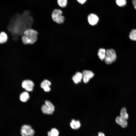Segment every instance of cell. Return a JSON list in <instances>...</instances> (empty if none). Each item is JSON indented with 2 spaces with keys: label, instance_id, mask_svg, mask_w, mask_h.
<instances>
[{
  "label": "cell",
  "instance_id": "obj_8",
  "mask_svg": "<svg viewBox=\"0 0 136 136\" xmlns=\"http://www.w3.org/2000/svg\"><path fill=\"white\" fill-rule=\"evenodd\" d=\"M82 74L83 81L85 83H88L89 80L94 76V73L89 70H84Z\"/></svg>",
  "mask_w": 136,
  "mask_h": 136
},
{
  "label": "cell",
  "instance_id": "obj_23",
  "mask_svg": "<svg viewBox=\"0 0 136 136\" xmlns=\"http://www.w3.org/2000/svg\"><path fill=\"white\" fill-rule=\"evenodd\" d=\"M132 3L134 8L136 9V0H132Z\"/></svg>",
  "mask_w": 136,
  "mask_h": 136
},
{
  "label": "cell",
  "instance_id": "obj_22",
  "mask_svg": "<svg viewBox=\"0 0 136 136\" xmlns=\"http://www.w3.org/2000/svg\"><path fill=\"white\" fill-rule=\"evenodd\" d=\"M77 1L79 3L83 4L86 2L87 0H77Z\"/></svg>",
  "mask_w": 136,
  "mask_h": 136
},
{
  "label": "cell",
  "instance_id": "obj_10",
  "mask_svg": "<svg viewBox=\"0 0 136 136\" xmlns=\"http://www.w3.org/2000/svg\"><path fill=\"white\" fill-rule=\"evenodd\" d=\"M51 84V83L49 81L47 80H45L41 82L40 86L45 91L48 92L50 90V86Z\"/></svg>",
  "mask_w": 136,
  "mask_h": 136
},
{
  "label": "cell",
  "instance_id": "obj_11",
  "mask_svg": "<svg viewBox=\"0 0 136 136\" xmlns=\"http://www.w3.org/2000/svg\"><path fill=\"white\" fill-rule=\"evenodd\" d=\"M115 120L117 124L123 127H125L127 126V122L126 120L120 116H117Z\"/></svg>",
  "mask_w": 136,
  "mask_h": 136
},
{
  "label": "cell",
  "instance_id": "obj_17",
  "mask_svg": "<svg viewBox=\"0 0 136 136\" xmlns=\"http://www.w3.org/2000/svg\"><path fill=\"white\" fill-rule=\"evenodd\" d=\"M120 116L126 120L128 119V116L127 113L126 109L125 108L123 107L121 110Z\"/></svg>",
  "mask_w": 136,
  "mask_h": 136
},
{
  "label": "cell",
  "instance_id": "obj_15",
  "mask_svg": "<svg viewBox=\"0 0 136 136\" xmlns=\"http://www.w3.org/2000/svg\"><path fill=\"white\" fill-rule=\"evenodd\" d=\"M106 50L104 48H101L99 49L98 53V55L99 59L101 60L104 59Z\"/></svg>",
  "mask_w": 136,
  "mask_h": 136
},
{
  "label": "cell",
  "instance_id": "obj_19",
  "mask_svg": "<svg viewBox=\"0 0 136 136\" xmlns=\"http://www.w3.org/2000/svg\"><path fill=\"white\" fill-rule=\"evenodd\" d=\"M130 39L133 41H136V29H132L130 32L129 36Z\"/></svg>",
  "mask_w": 136,
  "mask_h": 136
},
{
  "label": "cell",
  "instance_id": "obj_2",
  "mask_svg": "<svg viewBox=\"0 0 136 136\" xmlns=\"http://www.w3.org/2000/svg\"><path fill=\"white\" fill-rule=\"evenodd\" d=\"M38 34L36 31L31 28L26 29L22 37L23 43L25 45L34 43L37 40Z\"/></svg>",
  "mask_w": 136,
  "mask_h": 136
},
{
  "label": "cell",
  "instance_id": "obj_6",
  "mask_svg": "<svg viewBox=\"0 0 136 136\" xmlns=\"http://www.w3.org/2000/svg\"><path fill=\"white\" fill-rule=\"evenodd\" d=\"M21 131L22 136H33L35 133V131L31 126L27 125H23Z\"/></svg>",
  "mask_w": 136,
  "mask_h": 136
},
{
  "label": "cell",
  "instance_id": "obj_16",
  "mask_svg": "<svg viewBox=\"0 0 136 136\" xmlns=\"http://www.w3.org/2000/svg\"><path fill=\"white\" fill-rule=\"evenodd\" d=\"M8 39L7 34L4 32H2L0 33V43L3 44L6 42Z\"/></svg>",
  "mask_w": 136,
  "mask_h": 136
},
{
  "label": "cell",
  "instance_id": "obj_20",
  "mask_svg": "<svg viewBox=\"0 0 136 136\" xmlns=\"http://www.w3.org/2000/svg\"><path fill=\"white\" fill-rule=\"evenodd\" d=\"M58 4L59 6L62 8L66 7L67 4V0H57Z\"/></svg>",
  "mask_w": 136,
  "mask_h": 136
},
{
  "label": "cell",
  "instance_id": "obj_13",
  "mask_svg": "<svg viewBox=\"0 0 136 136\" xmlns=\"http://www.w3.org/2000/svg\"><path fill=\"white\" fill-rule=\"evenodd\" d=\"M70 125L71 128L73 129H77L80 127L81 124L79 120H75L73 119L72 120L70 123Z\"/></svg>",
  "mask_w": 136,
  "mask_h": 136
},
{
  "label": "cell",
  "instance_id": "obj_5",
  "mask_svg": "<svg viewBox=\"0 0 136 136\" xmlns=\"http://www.w3.org/2000/svg\"><path fill=\"white\" fill-rule=\"evenodd\" d=\"M54 107L52 104L48 100H46L45 104L42 107L41 110L43 113L45 114H52L54 111Z\"/></svg>",
  "mask_w": 136,
  "mask_h": 136
},
{
  "label": "cell",
  "instance_id": "obj_24",
  "mask_svg": "<svg viewBox=\"0 0 136 136\" xmlns=\"http://www.w3.org/2000/svg\"><path fill=\"white\" fill-rule=\"evenodd\" d=\"M98 136H105V134L102 132H99L98 133Z\"/></svg>",
  "mask_w": 136,
  "mask_h": 136
},
{
  "label": "cell",
  "instance_id": "obj_18",
  "mask_svg": "<svg viewBox=\"0 0 136 136\" xmlns=\"http://www.w3.org/2000/svg\"><path fill=\"white\" fill-rule=\"evenodd\" d=\"M59 132L58 130L55 128H52L50 131L48 133V136H58Z\"/></svg>",
  "mask_w": 136,
  "mask_h": 136
},
{
  "label": "cell",
  "instance_id": "obj_7",
  "mask_svg": "<svg viewBox=\"0 0 136 136\" xmlns=\"http://www.w3.org/2000/svg\"><path fill=\"white\" fill-rule=\"evenodd\" d=\"M22 86L23 88L28 91H32L34 86L33 83L29 80H25L22 83Z\"/></svg>",
  "mask_w": 136,
  "mask_h": 136
},
{
  "label": "cell",
  "instance_id": "obj_14",
  "mask_svg": "<svg viewBox=\"0 0 136 136\" xmlns=\"http://www.w3.org/2000/svg\"><path fill=\"white\" fill-rule=\"evenodd\" d=\"M29 96L28 93L26 92H23L20 95V99L23 102H26L29 99Z\"/></svg>",
  "mask_w": 136,
  "mask_h": 136
},
{
  "label": "cell",
  "instance_id": "obj_12",
  "mask_svg": "<svg viewBox=\"0 0 136 136\" xmlns=\"http://www.w3.org/2000/svg\"><path fill=\"white\" fill-rule=\"evenodd\" d=\"M72 79L75 84H78L83 79L82 73L78 72H77L73 76Z\"/></svg>",
  "mask_w": 136,
  "mask_h": 136
},
{
  "label": "cell",
  "instance_id": "obj_9",
  "mask_svg": "<svg viewBox=\"0 0 136 136\" xmlns=\"http://www.w3.org/2000/svg\"><path fill=\"white\" fill-rule=\"evenodd\" d=\"M99 18L95 14L91 13L88 16V20L89 24L92 25H94L96 24L98 21Z\"/></svg>",
  "mask_w": 136,
  "mask_h": 136
},
{
  "label": "cell",
  "instance_id": "obj_4",
  "mask_svg": "<svg viewBox=\"0 0 136 136\" xmlns=\"http://www.w3.org/2000/svg\"><path fill=\"white\" fill-rule=\"evenodd\" d=\"M116 58V55L115 50L112 49L106 50L104 60L106 63L110 64L114 62Z\"/></svg>",
  "mask_w": 136,
  "mask_h": 136
},
{
  "label": "cell",
  "instance_id": "obj_1",
  "mask_svg": "<svg viewBox=\"0 0 136 136\" xmlns=\"http://www.w3.org/2000/svg\"><path fill=\"white\" fill-rule=\"evenodd\" d=\"M13 19L12 32L19 35H23L25 30L31 28L33 22L30 12L27 10L24 11L22 14H17Z\"/></svg>",
  "mask_w": 136,
  "mask_h": 136
},
{
  "label": "cell",
  "instance_id": "obj_21",
  "mask_svg": "<svg viewBox=\"0 0 136 136\" xmlns=\"http://www.w3.org/2000/svg\"><path fill=\"white\" fill-rule=\"evenodd\" d=\"M117 5L120 7H123L125 6L126 3V0H116Z\"/></svg>",
  "mask_w": 136,
  "mask_h": 136
},
{
  "label": "cell",
  "instance_id": "obj_3",
  "mask_svg": "<svg viewBox=\"0 0 136 136\" xmlns=\"http://www.w3.org/2000/svg\"><path fill=\"white\" fill-rule=\"evenodd\" d=\"M62 12L60 9H55L53 11L51 17L53 20L58 24L63 23L64 21V17L62 15Z\"/></svg>",
  "mask_w": 136,
  "mask_h": 136
}]
</instances>
